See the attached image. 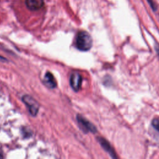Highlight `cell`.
I'll return each instance as SVG.
<instances>
[{
  "label": "cell",
  "instance_id": "1",
  "mask_svg": "<svg viewBox=\"0 0 159 159\" xmlns=\"http://www.w3.org/2000/svg\"><path fill=\"white\" fill-rule=\"evenodd\" d=\"M93 40L89 34L86 31L79 32L76 37L75 45L81 51H88L92 47Z\"/></svg>",
  "mask_w": 159,
  "mask_h": 159
},
{
  "label": "cell",
  "instance_id": "2",
  "mask_svg": "<svg viewBox=\"0 0 159 159\" xmlns=\"http://www.w3.org/2000/svg\"><path fill=\"white\" fill-rule=\"evenodd\" d=\"M22 101L27 107L30 114L33 116H35L38 113L39 105V103L35 100V99H34L30 96L24 95L22 97Z\"/></svg>",
  "mask_w": 159,
  "mask_h": 159
},
{
  "label": "cell",
  "instance_id": "3",
  "mask_svg": "<svg viewBox=\"0 0 159 159\" xmlns=\"http://www.w3.org/2000/svg\"><path fill=\"white\" fill-rule=\"evenodd\" d=\"M76 120L78 121L79 126L84 132H95L96 131L95 127L91 122H89L88 120H86L80 114H78L76 116Z\"/></svg>",
  "mask_w": 159,
  "mask_h": 159
},
{
  "label": "cell",
  "instance_id": "4",
  "mask_svg": "<svg viewBox=\"0 0 159 159\" xmlns=\"http://www.w3.org/2000/svg\"><path fill=\"white\" fill-rule=\"evenodd\" d=\"M81 82L82 78L79 73L77 72H73L71 73L70 78V84L74 91H79L81 88Z\"/></svg>",
  "mask_w": 159,
  "mask_h": 159
},
{
  "label": "cell",
  "instance_id": "5",
  "mask_svg": "<svg viewBox=\"0 0 159 159\" xmlns=\"http://www.w3.org/2000/svg\"><path fill=\"white\" fill-rule=\"evenodd\" d=\"M43 0H25L27 7L31 11H37L43 6Z\"/></svg>",
  "mask_w": 159,
  "mask_h": 159
},
{
  "label": "cell",
  "instance_id": "6",
  "mask_svg": "<svg viewBox=\"0 0 159 159\" xmlns=\"http://www.w3.org/2000/svg\"><path fill=\"white\" fill-rule=\"evenodd\" d=\"M44 84L49 88L53 89L57 86V82L53 75L49 71H47L43 78Z\"/></svg>",
  "mask_w": 159,
  "mask_h": 159
},
{
  "label": "cell",
  "instance_id": "7",
  "mask_svg": "<svg viewBox=\"0 0 159 159\" xmlns=\"http://www.w3.org/2000/svg\"><path fill=\"white\" fill-rule=\"evenodd\" d=\"M99 142H100L101 145H102V147L106 150L111 155H112L111 153H112V150L111 148V147L109 145V144L107 142V141H106L104 139H102V138H99Z\"/></svg>",
  "mask_w": 159,
  "mask_h": 159
},
{
  "label": "cell",
  "instance_id": "8",
  "mask_svg": "<svg viewBox=\"0 0 159 159\" xmlns=\"http://www.w3.org/2000/svg\"><path fill=\"white\" fill-rule=\"evenodd\" d=\"M152 125L158 131H159V120L158 119H154L152 122Z\"/></svg>",
  "mask_w": 159,
  "mask_h": 159
},
{
  "label": "cell",
  "instance_id": "9",
  "mask_svg": "<svg viewBox=\"0 0 159 159\" xmlns=\"http://www.w3.org/2000/svg\"><path fill=\"white\" fill-rule=\"evenodd\" d=\"M6 59L5 58H4L3 57H1V56H0V61H6Z\"/></svg>",
  "mask_w": 159,
  "mask_h": 159
},
{
  "label": "cell",
  "instance_id": "10",
  "mask_svg": "<svg viewBox=\"0 0 159 159\" xmlns=\"http://www.w3.org/2000/svg\"><path fill=\"white\" fill-rule=\"evenodd\" d=\"M0 158H2V155L0 154Z\"/></svg>",
  "mask_w": 159,
  "mask_h": 159
}]
</instances>
